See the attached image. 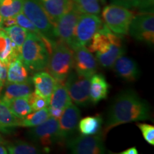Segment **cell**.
<instances>
[{
    "label": "cell",
    "instance_id": "12",
    "mask_svg": "<svg viewBox=\"0 0 154 154\" xmlns=\"http://www.w3.org/2000/svg\"><path fill=\"white\" fill-rule=\"evenodd\" d=\"M66 146L74 154H104L106 153L101 134L82 136L70 138L66 140Z\"/></svg>",
    "mask_w": 154,
    "mask_h": 154
},
{
    "label": "cell",
    "instance_id": "18",
    "mask_svg": "<svg viewBox=\"0 0 154 154\" xmlns=\"http://www.w3.org/2000/svg\"><path fill=\"white\" fill-rule=\"evenodd\" d=\"M90 80V101L93 104H97L102 100L106 99L109 94L110 85L105 76L101 74H95Z\"/></svg>",
    "mask_w": 154,
    "mask_h": 154
},
{
    "label": "cell",
    "instance_id": "7",
    "mask_svg": "<svg viewBox=\"0 0 154 154\" xmlns=\"http://www.w3.org/2000/svg\"><path fill=\"white\" fill-rule=\"evenodd\" d=\"M103 25V21L99 15L82 13L76 23L74 35L71 49L86 47L89 44L96 32Z\"/></svg>",
    "mask_w": 154,
    "mask_h": 154
},
{
    "label": "cell",
    "instance_id": "19",
    "mask_svg": "<svg viewBox=\"0 0 154 154\" xmlns=\"http://www.w3.org/2000/svg\"><path fill=\"white\" fill-rule=\"evenodd\" d=\"M49 18L54 23L74 5L72 0H38Z\"/></svg>",
    "mask_w": 154,
    "mask_h": 154
},
{
    "label": "cell",
    "instance_id": "26",
    "mask_svg": "<svg viewBox=\"0 0 154 154\" xmlns=\"http://www.w3.org/2000/svg\"><path fill=\"white\" fill-rule=\"evenodd\" d=\"M6 104L8 106L11 112L19 119H24L25 116L33 111L29 96L11 100L6 103Z\"/></svg>",
    "mask_w": 154,
    "mask_h": 154
},
{
    "label": "cell",
    "instance_id": "25",
    "mask_svg": "<svg viewBox=\"0 0 154 154\" xmlns=\"http://www.w3.org/2000/svg\"><path fill=\"white\" fill-rule=\"evenodd\" d=\"M103 123V120L101 115L86 116L79 121L78 128L82 135L94 136L99 134Z\"/></svg>",
    "mask_w": 154,
    "mask_h": 154
},
{
    "label": "cell",
    "instance_id": "42",
    "mask_svg": "<svg viewBox=\"0 0 154 154\" xmlns=\"http://www.w3.org/2000/svg\"><path fill=\"white\" fill-rule=\"evenodd\" d=\"M2 22H3V18L2 17L1 14H0V30L2 29Z\"/></svg>",
    "mask_w": 154,
    "mask_h": 154
},
{
    "label": "cell",
    "instance_id": "23",
    "mask_svg": "<svg viewBox=\"0 0 154 154\" xmlns=\"http://www.w3.org/2000/svg\"><path fill=\"white\" fill-rule=\"evenodd\" d=\"M7 149L10 154H38L49 153V150L36 143H31L23 140H17L13 143H6Z\"/></svg>",
    "mask_w": 154,
    "mask_h": 154
},
{
    "label": "cell",
    "instance_id": "41",
    "mask_svg": "<svg viewBox=\"0 0 154 154\" xmlns=\"http://www.w3.org/2000/svg\"><path fill=\"white\" fill-rule=\"evenodd\" d=\"M7 142L5 141V140L4 139V138L2 136V135L0 134V144H5Z\"/></svg>",
    "mask_w": 154,
    "mask_h": 154
},
{
    "label": "cell",
    "instance_id": "27",
    "mask_svg": "<svg viewBox=\"0 0 154 154\" xmlns=\"http://www.w3.org/2000/svg\"><path fill=\"white\" fill-rule=\"evenodd\" d=\"M50 117L49 108L45 107L39 110L32 111L29 114L21 119L19 127L32 128L41 124Z\"/></svg>",
    "mask_w": 154,
    "mask_h": 154
},
{
    "label": "cell",
    "instance_id": "2",
    "mask_svg": "<svg viewBox=\"0 0 154 154\" xmlns=\"http://www.w3.org/2000/svg\"><path fill=\"white\" fill-rule=\"evenodd\" d=\"M88 50L96 55V61L101 67H113L116 60L124 55L126 49L121 36L111 32L103 24L88 44Z\"/></svg>",
    "mask_w": 154,
    "mask_h": 154
},
{
    "label": "cell",
    "instance_id": "39",
    "mask_svg": "<svg viewBox=\"0 0 154 154\" xmlns=\"http://www.w3.org/2000/svg\"><path fill=\"white\" fill-rule=\"evenodd\" d=\"M138 151L136 147H131L130 149H128L124 151H121V153H119V154H138Z\"/></svg>",
    "mask_w": 154,
    "mask_h": 154
},
{
    "label": "cell",
    "instance_id": "6",
    "mask_svg": "<svg viewBox=\"0 0 154 154\" xmlns=\"http://www.w3.org/2000/svg\"><path fill=\"white\" fill-rule=\"evenodd\" d=\"M134 17V13L129 9L113 4L106 6L102 11L105 24L111 32L119 36L128 34Z\"/></svg>",
    "mask_w": 154,
    "mask_h": 154
},
{
    "label": "cell",
    "instance_id": "14",
    "mask_svg": "<svg viewBox=\"0 0 154 154\" xmlns=\"http://www.w3.org/2000/svg\"><path fill=\"white\" fill-rule=\"evenodd\" d=\"M74 68L77 74L91 78L97 72L98 62L88 49L79 47L74 49Z\"/></svg>",
    "mask_w": 154,
    "mask_h": 154
},
{
    "label": "cell",
    "instance_id": "3",
    "mask_svg": "<svg viewBox=\"0 0 154 154\" xmlns=\"http://www.w3.org/2000/svg\"><path fill=\"white\" fill-rule=\"evenodd\" d=\"M57 42L28 32L20 51V59L29 72H37L47 68L50 54Z\"/></svg>",
    "mask_w": 154,
    "mask_h": 154
},
{
    "label": "cell",
    "instance_id": "9",
    "mask_svg": "<svg viewBox=\"0 0 154 154\" xmlns=\"http://www.w3.org/2000/svg\"><path fill=\"white\" fill-rule=\"evenodd\" d=\"M66 86L72 101L77 106L86 107L91 104L90 101V78L72 72L67 76Z\"/></svg>",
    "mask_w": 154,
    "mask_h": 154
},
{
    "label": "cell",
    "instance_id": "29",
    "mask_svg": "<svg viewBox=\"0 0 154 154\" xmlns=\"http://www.w3.org/2000/svg\"><path fill=\"white\" fill-rule=\"evenodd\" d=\"M2 29L8 35L11 41L15 44L17 50L20 52L22 44L27 36L28 31L17 24L9 27H4Z\"/></svg>",
    "mask_w": 154,
    "mask_h": 154
},
{
    "label": "cell",
    "instance_id": "34",
    "mask_svg": "<svg viewBox=\"0 0 154 154\" xmlns=\"http://www.w3.org/2000/svg\"><path fill=\"white\" fill-rule=\"evenodd\" d=\"M111 4L116 5L127 9L137 8L140 0H110Z\"/></svg>",
    "mask_w": 154,
    "mask_h": 154
},
{
    "label": "cell",
    "instance_id": "43",
    "mask_svg": "<svg viewBox=\"0 0 154 154\" xmlns=\"http://www.w3.org/2000/svg\"><path fill=\"white\" fill-rule=\"evenodd\" d=\"M99 2H101L104 4L106 2V0H99Z\"/></svg>",
    "mask_w": 154,
    "mask_h": 154
},
{
    "label": "cell",
    "instance_id": "40",
    "mask_svg": "<svg viewBox=\"0 0 154 154\" xmlns=\"http://www.w3.org/2000/svg\"><path fill=\"white\" fill-rule=\"evenodd\" d=\"M8 153L7 148L4 146V144H0V154H7Z\"/></svg>",
    "mask_w": 154,
    "mask_h": 154
},
{
    "label": "cell",
    "instance_id": "36",
    "mask_svg": "<svg viewBox=\"0 0 154 154\" xmlns=\"http://www.w3.org/2000/svg\"><path fill=\"white\" fill-rule=\"evenodd\" d=\"M7 66L4 65L0 62V93L7 82Z\"/></svg>",
    "mask_w": 154,
    "mask_h": 154
},
{
    "label": "cell",
    "instance_id": "11",
    "mask_svg": "<svg viewBox=\"0 0 154 154\" xmlns=\"http://www.w3.org/2000/svg\"><path fill=\"white\" fill-rule=\"evenodd\" d=\"M82 12L76 6L73 7L54 23V35L56 40L66 44L71 48L74 35L76 23Z\"/></svg>",
    "mask_w": 154,
    "mask_h": 154
},
{
    "label": "cell",
    "instance_id": "8",
    "mask_svg": "<svg viewBox=\"0 0 154 154\" xmlns=\"http://www.w3.org/2000/svg\"><path fill=\"white\" fill-rule=\"evenodd\" d=\"M26 135L34 143L49 150V146L60 143L59 119L50 116L41 124L32 127Z\"/></svg>",
    "mask_w": 154,
    "mask_h": 154
},
{
    "label": "cell",
    "instance_id": "22",
    "mask_svg": "<svg viewBox=\"0 0 154 154\" xmlns=\"http://www.w3.org/2000/svg\"><path fill=\"white\" fill-rule=\"evenodd\" d=\"M21 119L11 112L9 108L0 99V131L9 134L19 127Z\"/></svg>",
    "mask_w": 154,
    "mask_h": 154
},
{
    "label": "cell",
    "instance_id": "5",
    "mask_svg": "<svg viewBox=\"0 0 154 154\" xmlns=\"http://www.w3.org/2000/svg\"><path fill=\"white\" fill-rule=\"evenodd\" d=\"M22 12L44 37L56 42L54 24L38 0H24Z\"/></svg>",
    "mask_w": 154,
    "mask_h": 154
},
{
    "label": "cell",
    "instance_id": "20",
    "mask_svg": "<svg viewBox=\"0 0 154 154\" xmlns=\"http://www.w3.org/2000/svg\"><path fill=\"white\" fill-rule=\"evenodd\" d=\"M18 57L20 58V52L15 44L11 41L5 31L0 30V62L8 66L11 61Z\"/></svg>",
    "mask_w": 154,
    "mask_h": 154
},
{
    "label": "cell",
    "instance_id": "38",
    "mask_svg": "<svg viewBox=\"0 0 154 154\" xmlns=\"http://www.w3.org/2000/svg\"><path fill=\"white\" fill-rule=\"evenodd\" d=\"M15 24H17L15 17H8V18L3 19L2 28L9 27V26H13V25H15Z\"/></svg>",
    "mask_w": 154,
    "mask_h": 154
},
{
    "label": "cell",
    "instance_id": "10",
    "mask_svg": "<svg viewBox=\"0 0 154 154\" xmlns=\"http://www.w3.org/2000/svg\"><path fill=\"white\" fill-rule=\"evenodd\" d=\"M128 33L136 41L151 46L154 44L153 12H140L131 22Z\"/></svg>",
    "mask_w": 154,
    "mask_h": 154
},
{
    "label": "cell",
    "instance_id": "32",
    "mask_svg": "<svg viewBox=\"0 0 154 154\" xmlns=\"http://www.w3.org/2000/svg\"><path fill=\"white\" fill-rule=\"evenodd\" d=\"M136 125L141 131L146 141L151 145L154 146V126L143 123L137 124Z\"/></svg>",
    "mask_w": 154,
    "mask_h": 154
},
{
    "label": "cell",
    "instance_id": "30",
    "mask_svg": "<svg viewBox=\"0 0 154 154\" xmlns=\"http://www.w3.org/2000/svg\"><path fill=\"white\" fill-rule=\"evenodd\" d=\"M82 13L99 15L101 12L99 0H72Z\"/></svg>",
    "mask_w": 154,
    "mask_h": 154
},
{
    "label": "cell",
    "instance_id": "24",
    "mask_svg": "<svg viewBox=\"0 0 154 154\" xmlns=\"http://www.w3.org/2000/svg\"><path fill=\"white\" fill-rule=\"evenodd\" d=\"M72 103L66 87L63 83L57 82L51 94L49 106L64 110Z\"/></svg>",
    "mask_w": 154,
    "mask_h": 154
},
{
    "label": "cell",
    "instance_id": "1",
    "mask_svg": "<svg viewBox=\"0 0 154 154\" xmlns=\"http://www.w3.org/2000/svg\"><path fill=\"white\" fill-rule=\"evenodd\" d=\"M151 117L149 104L133 89H125L116 96L107 113L103 135L119 125L146 121Z\"/></svg>",
    "mask_w": 154,
    "mask_h": 154
},
{
    "label": "cell",
    "instance_id": "16",
    "mask_svg": "<svg viewBox=\"0 0 154 154\" xmlns=\"http://www.w3.org/2000/svg\"><path fill=\"white\" fill-rule=\"evenodd\" d=\"M32 84L34 87V93L42 96L50 103L51 94L57 82L49 73L37 72L32 78Z\"/></svg>",
    "mask_w": 154,
    "mask_h": 154
},
{
    "label": "cell",
    "instance_id": "15",
    "mask_svg": "<svg viewBox=\"0 0 154 154\" xmlns=\"http://www.w3.org/2000/svg\"><path fill=\"white\" fill-rule=\"evenodd\" d=\"M113 67L117 76L126 82H134L140 77V71L137 63L124 55L116 60Z\"/></svg>",
    "mask_w": 154,
    "mask_h": 154
},
{
    "label": "cell",
    "instance_id": "37",
    "mask_svg": "<svg viewBox=\"0 0 154 154\" xmlns=\"http://www.w3.org/2000/svg\"><path fill=\"white\" fill-rule=\"evenodd\" d=\"M63 109H57V108H53L51 106H49V111L50 116L54 117V118L59 119V118L61 116V115L63 114Z\"/></svg>",
    "mask_w": 154,
    "mask_h": 154
},
{
    "label": "cell",
    "instance_id": "21",
    "mask_svg": "<svg viewBox=\"0 0 154 154\" xmlns=\"http://www.w3.org/2000/svg\"><path fill=\"white\" fill-rule=\"evenodd\" d=\"M32 80L29 71L19 57L11 61L7 66V82L23 83Z\"/></svg>",
    "mask_w": 154,
    "mask_h": 154
},
{
    "label": "cell",
    "instance_id": "17",
    "mask_svg": "<svg viewBox=\"0 0 154 154\" xmlns=\"http://www.w3.org/2000/svg\"><path fill=\"white\" fill-rule=\"evenodd\" d=\"M1 99L5 103L11 100L21 97H26L33 93V85L32 80L23 83L6 82Z\"/></svg>",
    "mask_w": 154,
    "mask_h": 154
},
{
    "label": "cell",
    "instance_id": "31",
    "mask_svg": "<svg viewBox=\"0 0 154 154\" xmlns=\"http://www.w3.org/2000/svg\"><path fill=\"white\" fill-rule=\"evenodd\" d=\"M15 19H16L17 25L22 26V27L25 29L26 30H27L28 32H33V33L38 34V35L42 36V34H40V32H38V30L36 29V26L33 24V23L31 22L29 19L25 16L23 12H21L16 15V16H15Z\"/></svg>",
    "mask_w": 154,
    "mask_h": 154
},
{
    "label": "cell",
    "instance_id": "35",
    "mask_svg": "<svg viewBox=\"0 0 154 154\" xmlns=\"http://www.w3.org/2000/svg\"><path fill=\"white\" fill-rule=\"evenodd\" d=\"M154 0H140L137 9L140 12H153Z\"/></svg>",
    "mask_w": 154,
    "mask_h": 154
},
{
    "label": "cell",
    "instance_id": "33",
    "mask_svg": "<svg viewBox=\"0 0 154 154\" xmlns=\"http://www.w3.org/2000/svg\"><path fill=\"white\" fill-rule=\"evenodd\" d=\"M29 99L33 111L39 110V109H42L43 108L47 107L48 106H49V101H47L44 98L36 94L34 92L29 96Z\"/></svg>",
    "mask_w": 154,
    "mask_h": 154
},
{
    "label": "cell",
    "instance_id": "13",
    "mask_svg": "<svg viewBox=\"0 0 154 154\" xmlns=\"http://www.w3.org/2000/svg\"><path fill=\"white\" fill-rule=\"evenodd\" d=\"M80 118L81 111L74 103H72L64 109L59 120L60 143L66 141L74 136L78 128Z\"/></svg>",
    "mask_w": 154,
    "mask_h": 154
},
{
    "label": "cell",
    "instance_id": "28",
    "mask_svg": "<svg viewBox=\"0 0 154 154\" xmlns=\"http://www.w3.org/2000/svg\"><path fill=\"white\" fill-rule=\"evenodd\" d=\"M24 0H0V14L3 19L22 12Z\"/></svg>",
    "mask_w": 154,
    "mask_h": 154
},
{
    "label": "cell",
    "instance_id": "4",
    "mask_svg": "<svg viewBox=\"0 0 154 154\" xmlns=\"http://www.w3.org/2000/svg\"><path fill=\"white\" fill-rule=\"evenodd\" d=\"M47 68L56 82L63 83L74 68V50L66 44L56 42Z\"/></svg>",
    "mask_w": 154,
    "mask_h": 154
}]
</instances>
